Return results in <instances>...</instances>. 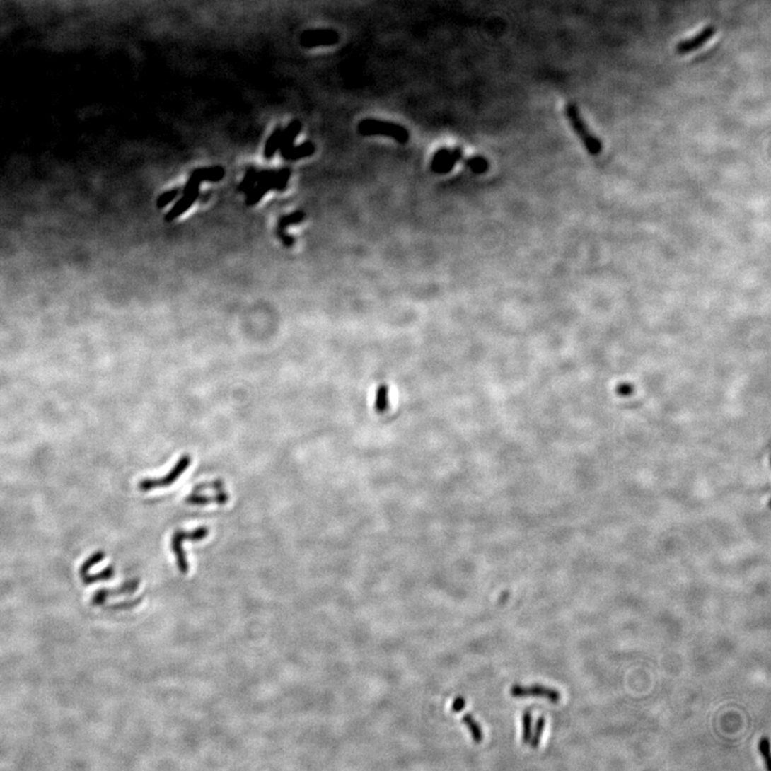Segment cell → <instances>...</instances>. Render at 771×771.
Listing matches in <instances>:
<instances>
[{
    "instance_id": "6da1fadb",
    "label": "cell",
    "mask_w": 771,
    "mask_h": 771,
    "mask_svg": "<svg viewBox=\"0 0 771 771\" xmlns=\"http://www.w3.org/2000/svg\"><path fill=\"white\" fill-rule=\"evenodd\" d=\"M564 115H566L571 128L573 129L575 134L579 137V139L584 145L586 151L593 157L599 156L602 150H603V144H602L601 139H598L593 132H591L586 122L581 116L580 110L577 108L576 104L569 102L564 106Z\"/></svg>"
},
{
    "instance_id": "7a4b0ae2",
    "label": "cell",
    "mask_w": 771,
    "mask_h": 771,
    "mask_svg": "<svg viewBox=\"0 0 771 771\" xmlns=\"http://www.w3.org/2000/svg\"><path fill=\"white\" fill-rule=\"evenodd\" d=\"M358 132L362 137H372V135H383L391 137L397 143L406 144L410 141V133L404 127L393 122H381L373 118H366L358 124Z\"/></svg>"
},
{
    "instance_id": "3957f363",
    "label": "cell",
    "mask_w": 771,
    "mask_h": 771,
    "mask_svg": "<svg viewBox=\"0 0 771 771\" xmlns=\"http://www.w3.org/2000/svg\"><path fill=\"white\" fill-rule=\"evenodd\" d=\"M192 463V458L189 454H185L179 458L178 462L176 463V465L170 470L166 476L160 477V478H146L139 481V491L149 492L152 489H161V487H168L170 485H174L181 476L183 473L190 468Z\"/></svg>"
},
{
    "instance_id": "277c9868",
    "label": "cell",
    "mask_w": 771,
    "mask_h": 771,
    "mask_svg": "<svg viewBox=\"0 0 771 771\" xmlns=\"http://www.w3.org/2000/svg\"><path fill=\"white\" fill-rule=\"evenodd\" d=\"M202 181L199 180V177L193 172L190 176L189 180L185 183V187H183V195L176 204L174 207L168 211L166 214V221L170 222L174 221L175 219L180 216L183 212L187 211L190 207H191L195 202L197 201L199 197V185H201Z\"/></svg>"
},
{
    "instance_id": "5b68a950",
    "label": "cell",
    "mask_w": 771,
    "mask_h": 771,
    "mask_svg": "<svg viewBox=\"0 0 771 771\" xmlns=\"http://www.w3.org/2000/svg\"><path fill=\"white\" fill-rule=\"evenodd\" d=\"M208 533H209V531H208L207 527H199V528L192 531H177L173 535L170 547H172L173 552L176 555L179 569L181 571L185 572L187 570V560H185V552L182 550L183 541L185 539H189L190 541H201L204 538L207 537Z\"/></svg>"
},
{
    "instance_id": "8992f818",
    "label": "cell",
    "mask_w": 771,
    "mask_h": 771,
    "mask_svg": "<svg viewBox=\"0 0 771 771\" xmlns=\"http://www.w3.org/2000/svg\"><path fill=\"white\" fill-rule=\"evenodd\" d=\"M340 41V35L333 29H312L302 33L300 45L306 49L318 47H331Z\"/></svg>"
},
{
    "instance_id": "52a82bcc",
    "label": "cell",
    "mask_w": 771,
    "mask_h": 771,
    "mask_svg": "<svg viewBox=\"0 0 771 771\" xmlns=\"http://www.w3.org/2000/svg\"><path fill=\"white\" fill-rule=\"evenodd\" d=\"M277 189V172L272 170H258L257 182L253 189L247 193L245 204L254 206L262 199L270 190Z\"/></svg>"
},
{
    "instance_id": "ba28073f",
    "label": "cell",
    "mask_w": 771,
    "mask_h": 771,
    "mask_svg": "<svg viewBox=\"0 0 771 771\" xmlns=\"http://www.w3.org/2000/svg\"><path fill=\"white\" fill-rule=\"evenodd\" d=\"M510 694L514 697H541L549 700L552 703H557L562 699V694L553 688L543 685H514L510 689Z\"/></svg>"
},
{
    "instance_id": "9c48e42d",
    "label": "cell",
    "mask_w": 771,
    "mask_h": 771,
    "mask_svg": "<svg viewBox=\"0 0 771 771\" xmlns=\"http://www.w3.org/2000/svg\"><path fill=\"white\" fill-rule=\"evenodd\" d=\"M463 158L462 148L456 147L454 149L441 148L432 159L431 170L436 174H446L454 168L456 163Z\"/></svg>"
},
{
    "instance_id": "30bf717a",
    "label": "cell",
    "mask_w": 771,
    "mask_h": 771,
    "mask_svg": "<svg viewBox=\"0 0 771 771\" xmlns=\"http://www.w3.org/2000/svg\"><path fill=\"white\" fill-rule=\"evenodd\" d=\"M717 28L714 25H707L705 28L702 29L701 31L694 35V37L685 39V40L679 41L675 47V52L678 55H687V54L692 53V52L697 51V50L701 49L702 47L706 45L708 41L716 35Z\"/></svg>"
},
{
    "instance_id": "8fae6325",
    "label": "cell",
    "mask_w": 771,
    "mask_h": 771,
    "mask_svg": "<svg viewBox=\"0 0 771 771\" xmlns=\"http://www.w3.org/2000/svg\"><path fill=\"white\" fill-rule=\"evenodd\" d=\"M229 497L228 494L225 493L224 491H219L216 495H202L199 493H192L191 495L187 496L185 499V503L191 506H206L210 505V504H218V505H225L228 503Z\"/></svg>"
},
{
    "instance_id": "7c38bea8",
    "label": "cell",
    "mask_w": 771,
    "mask_h": 771,
    "mask_svg": "<svg viewBox=\"0 0 771 771\" xmlns=\"http://www.w3.org/2000/svg\"><path fill=\"white\" fill-rule=\"evenodd\" d=\"M314 152H315V145L311 141H306L302 145L293 146V147L289 148L285 153L282 154V158H284L287 161H296V160L310 157Z\"/></svg>"
},
{
    "instance_id": "4fadbf2b",
    "label": "cell",
    "mask_w": 771,
    "mask_h": 771,
    "mask_svg": "<svg viewBox=\"0 0 771 771\" xmlns=\"http://www.w3.org/2000/svg\"><path fill=\"white\" fill-rule=\"evenodd\" d=\"M302 124L299 120H294L289 124L286 129L283 131L282 139H281L280 150L281 154L285 153L289 148L293 147L294 141H295L296 137L299 134L301 131Z\"/></svg>"
},
{
    "instance_id": "5bb4252c",
    "label": "cell",
    "mask_w": 771,
    "mask_h": 771,
    "mask_svg": "<svg viewBox=\"0 0 771 771\" xmlns=\"http://www.w3.org/2000/svg\"><path fill=\"white\" fill-rule=\"evenodd\" d=\"M282 134V128L278 127V128L274 129V132H272V135L267 139L264 150V157L266 158L267 160L272 159V158L274 157V153H276L277 150L280 148Z\"/></svg>"
},
{
    "instance_id": "9a60e30c",
    "label": "cell",
    "mask_w": 771,
    "mask_h": 771,
    "mask_svg": "<svg viewBox=\"0 0 771 771\" xmlns=\"http://www.w3.org/2000/svg\"><path fill=\"white\" fill-rule=\"evenodd\" d=\"M195 173L202 182L203 181L216 182V181H220L225 176V170L221 166L199 168V170H195Z\"/></svg>"
},
{
    "instance_id": "2e32d148",
    "label": "cell",
    "mask_w": 771,
    "mask_h": 771,
    "mask_svg": "<svg viewBox=\"0 0 771 771\" xmlns=\"http://www.w3.org/2000/svg\"><path fill=\"white\" fill-rule=\"evenodd\" d=\"M462 722L466 725L468 731H470V735H472L473 741L476 743H482L483 741V731L481 729V725L477 722L474 716L470 714H465L463 717Z\"/></svg>"
},
{
    "instance_id": "e0dca14e",
    "label": "cell",
    "mask_w": 771,
    "mask_h": 771,
    "mask_svg": "<svg viewBox=\"0 0 771 771\" xmlns=\"http://www.w3.org/2000/svg\"><path fill=\"white\" fill-rule=\"evenodd\" d=\"M304 216H306V214H304L303 211H301V210L293 212V214H289V216H282L278 222L277 234L280 235L283 234V233H286L285 229H286L287 227L302 222V221L304 220Z\"/></svg>"
},
{
    "instance_id": "ac0fdd59",
    "label": "cell",
    "mask_w": 771,
    "mask_h": 771,
    "mask_svg": "<svg viewBox=\"0 0 771 771\" xmlns=\"http://www.w3.org/2000/svg\"><path fill=\"white\" fill-rule=\"evenodd\" d=\"M389 406V388L387 385H381L375 395V410L378 412H385Z\"/></svg>"
},
{
    "instance_id": "d6986e66",
    "label": "cell",
    "mask_w": 771,
    "mask_h": 771,
    "mask_svg": "<svg viewBox=\"0 0 771 771\" xmlns=\"http://www.w3.org/2000/svg\"><path fill=\"white\" fill-rule=\"evenodd\" d=\"M258 170H256L254 166H250L248 168L247 173H245V178H243V182L239 185L238 190L243 193H249L254 185L257 182Z\"/></svg>"
},
{
    "instance_id": "ffe728a7",
    "label": "cell",
    "mask_w": 771,
    "mask_h": 771,
    "mask_svg": "<svg viewBox=\"0 0 771 771\" xmlns=\"http://www.w3.org/2000/svg\"><path fill=\"white\" fill-rule=\"evenodd\" d=\"M545 717H539L537 723H535V731H533V734H531V738L528 743L533 749H537V748L539 747L540 741H541V738H543V731H545Z\"/></svg>"
},
{
    "instance_id": "44dd1931",
    "label": "cell",
    "mask_w": 771,
    "mask_h": 771,
    "mask_svg": "<svg viewBox=\"0 0 771 771\" xmlns=\"http://www.w3.org/2000/svg\"><path fill=\"white\" fill-rule=\"evenodd\" d=\"M522 723V743L526 745L531 741V734H533V714L528 710L523 714Z\"/></svg>"
},
{
    "instance_id": "7402d4cb",
    "label": "cell",
    "mask_w": 771,
    "mask_h": 771,
    "mask_svg": "<svg viewBox=\"0 0 771 771\" xmlns=\"http://www.w3.org/2000/svg\"><path fill=\"white\" fill-rule=\"evenodd\" d=\"M465 164L476 174H483L489 168V162L483 157H474L465 160Z\"/></svg>"
},
{
    "instance_id": "603a6c76",
    "label": "cell",
    "mask_w": 771,
    "mask_h": 771,
    "mask_svg": "<svg viewBox=\"0 0 771 771\" xmlns=\"http://www.w3.org/2000/svg\"><path fill=\"white\" fill-rule=\"evenodd\" d=\"M224 482L220 479L218 480L211 481V482L199 483V485H195L193 487V493H201V492L207 491V489H212V491H223L224 489Z\"/></svg>"
},
{
    "instance_id": "cb8c5ba5",
    "label": "cell",
    "mask_w": 771,
    "mask_h": 771,
    "mask_svg": "<svg viewBox=\"0 0 771 771\" xmlns=\"http://www.w3.org/2000/svg\"><path fill=\"white\" fill-rule=\"evenodd\" d=\"M758 751H760V755L764 758L766 762L767 769L770 770V743H769L768 738H762L758 743Z\"/></svg>"
},
{
    "instance_id": "d4e9b609",
    "label": "cell",
    "mask_w": 771,
    "mask_h": 771,
    "mask_svg": "<svg viewBox=\"0 0 771 771\" xmlns=\"http://www.w3.org/2000/svg\"><path fill=\"white\" fill-rule=\"evenodd\" d=\"M289 177H291V170L289 168H282V170L277 172V189L278 191H284L286 189L287 182H289Z\"/></svg>"
},
{
    "instance_id": "484cf974",
    "label": "cell",
    "mask_w": 771,
    "mask_h": 771,
    "mask_svg": "<svg viewBox=\"0 0 771 771\" xmlns=\"http://www.w3.org/2000/svg\"><path fill=\"white\" fill-rule=\"evenodd\" d=\"M179 192L180 191H179L178 189H174L170 190V191L166 192V193H163V195H160V197L159 199H158L157 201L158 208L166 207L168 204H170V202L174 201V199H176L177 197H178Z\"/></svg>"
},
{
    "instance_id": "4316f807",
    "label": "cell",
    "mask_w": 771,
    "mask_h": 771,
    "mask_svg": "<svg viewBox=\"0 0 771 771\" xmlns=\"http://www.w3.org/2000/svg\"><path fill=\"white\" fill-rule=\"evenodd\" d=\"M465 699H464V697H456V699L454 700L453 703H452L451 710L453 712H460L465 708Z\"/></svg>"
}]
</instances>
